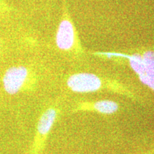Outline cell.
Masks as SVG:
<instances>
[{"instance_id":"cell-2","label":"cell","mask_w":154,"mask_h":154,"mask_svg":"<svg viewBox=\"0 0 154 154\" xmlns=\"http://www.w3.org/2000/svg\"><path fill=\"white\" fill-rule=\"evenodd\" d=\"M67 86L76 93H91L111 87L114 90H121L119 87H116L119 86L116 83L111 85L108 81L91 73H77L72 75L67 80Z\"/></svg>"},{"instance_id":"cell-5","label":"cell","mask_w":154,"mask_h":154,"mask_svg":"<svg viewBox=\"0 0 154 154\" xmlns=\"http://www.w3.org/2000/svg\"><path fill=\"white\" fill-rule=\"evenodd\" d=\"M119 104L111 100H100L93 103H85L78 107L80 110H93L103 114H113L119 110Z\"/></svg>"},{"instance_id":"cell-3","label":"cell","mask_w":154,"mask_h":154,"mask_svg":"<svg viewBox=\"0 0 154 154\" xmlns=\"http://www.w3.org/2000/svg\"><path fill=\"white\" fill-rule=\"evenodd\" d=\"M76 29L70 17L66 4H63V14L56 34V44L61 51H70L75 50L79 45Z\"/></svg>"},{"instance_id":"cell-4","label":"cell","mask_w":154,"mask_h":154,"mask_svg":"<svg viewBox=\"0 0 154 154\" xmlns=\"http://www.w3.org/2000/svg\"><path fill=\"white\" fill-rule=\"evenodd\" d=\"M29 71L23 66H12L6 71L3 76V86L10 95L18 93L28 79Z\"/></svg>"},{"instance_id":"cell-1","label":"cell","mask_w":154,"mask_h":154,"mask_svg":"<svg viewBox=\"0 0 154 154\" xmlns=\"http://www.w3.org/2000/svg\"><path fill=\"white\" fill-rule=\"evenodd\" d=\"M108 57H121L128 60V64L144 85L154 91V51L125 54L119 53H103Z\"/></svg>"}]
</instances>
